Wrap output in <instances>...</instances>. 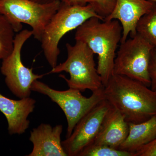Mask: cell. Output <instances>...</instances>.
I'll return each instance as SVG.
<instances>
[{"mask_svg": "<svg viewBox=\"0 0 156 156\" xmlns=\"http://www.w3.org/2000/svg\"><path fill=\"white\" fill-rule=\"evenodd\" d=\"M104 92L105 99L128 123L143 122L156 115V91L139 81L113 74Z\"/></svg>", "mask_w": 156, "mask_h": 156, "instance_id": "cell-1", "label": "cell"}, {"mask_svg": "<svg viewBox=\"0 0 156 156\" xmlns=\"http://www.w3.org/2000/svg\"><path fill=\"white\" fill-rule=\"evenodd\" d=\"M122 34V27L117 20L102 21L92 17L76 29V41L85 43L97 54V71L104 87L113 75L116 51Z\"/></svg>", "mask_w": 156, "mask_h": 156, "instance_id": "cell-2", "label": "cell"}, {"mask_svg": "<svg viewBox=\"0 0 156 156\" xmlns=\"http://www.w3.org/2000/svg\"><path fill=\"white\" fill-rule=\"evenodd\" d=\"M92 17L104 20L91 5H71L61 2L58 11L46 26L40 41L45 58L52 68L57 65L60 54L58 44L61 39Z\"/></svg>", "mask_w": 156, "mask_h": 156, "instance_id": "cell-3", "label": "cell"}, {"mask_svg": "<svg viewBox=\"0 0 156 156\" xmlns=\"http://www.w3.org/2000/svg\"><path fill=\"white\" fill-rule=\"evenodd\" d=\"M76 41L74 45L66 44L67 59L53 68L48 74L66 72L69 74V79L63 75L59 76L64 79L69 88L81 92L87 89L94 92L104 87L96 67L94 53L85 43Z\"/></svg>", "mask_w": 156, "mask_h": 156, "instance_id": "cell-4", "label": "cell"}, {"mask_svg": "<svg viewBox=\"0 0 156 156\" xmlns=\"http://www.w3.org/2000/svg\"><path fill=\"white\" fill-rule=\"evenodd\" d=\"M61 3L60 0L46 4L31 0H0V14L9 20L16 33L22 30L23 23L30 26L34 38L40 41L46 26Z\"/></svg>", "mask_w": 156, "mask_h": 156, "instance_id": "cell-5", "label": "cell"}, {"mask_svg": "<svg viewBox=\"0 0 156 156\" xmlns=\"http://www.w3.org/2000/svg\"><path fill=\"white\" fill-rule=\"evenodd\" d=\"M104 88V87L92 92V95L87 98L78 89L69 88L65 91H58L38 80L34 81L31 87L32 91L47 95L62 110L68 124L66 138L71 134L76 125L83 117L105 99Z\"/></svg>", "mask_w": 156, "mask_h": 156, "instance_id": "cell-6", "label": "cell"}, {"mask_svg": "<svg viewBox=\"0 0 156 156\" xmlns=\"http://www.w3.org/2000/svg\"><path fill=\"white\" fill-rule=\"evenodd\" d=\"M154 47L138 34L121 43L115 59L113 74L126 76L151 87L148 68Z\"/></svg>", "mask_w": 156, "mask_h": 156, "instance_id": "cell-7", "label": "cell"}, {"mask_svg": "<svg viewBox=\"0 0 156 156\" xmlns=\"http://www.w3.org/2000/svg\"><path fill=\"white\" fill-rule=\"evenodd\" d=\"M32 36V30H23L17 33L14 39L13 51L2 59L1 67L6 85L11 92L19 98L30 97L32 84L44 76L34 73L32 69L25 66L21 60L23 47Z\"/></svg>", "mask_w": 156, "mask_h": 156, "instance_id": "cell-8", "label": "cell"}, {"mask_svg": "<svg viewBox=\"0 0 156 156\" xmlns=\"http://www.w3.org/2000/svg\"><path fill=\"white\" fill-rule=\"evenodd\" d=\"M111 106L109 102L105 99L78 122L71 134L62 141L68 156H78L85 148L93 143L104 118Z\"/></svg>", "mask_w": 156, "mask_h": 156, "instance_id": "cell-9", "label": "cell"}, {"mask_svg": "<svg viewBox=\"0 0 156 156\" xmlns=\"http://www.w3.org/2000/svg\"><path fill=\"white\" fill-rule=\"evenodd\" d=\"M156 3L151 0H116L115 5L111 14L104 20H117L122 27L121 43L137 34L136 26L140 20L151 11Z\"/></svg>", "mask_w": 156, "mask_h": 156, "instance_id": "cell-10", "label": "cell"}, {"mask_svg": "<svg viewBox=\"0 0 156 156\" xmlns=\"http://www.w3.org/2000/svg\"><path fill=\"white\" fill-rule=\"evenodd\" d=\"M36 101L30 97L13 100L0 93V111L6 117L9 134H22L29 128L28 117L34 112Z\"/></svg>", "mask_w": 156, "mask_h": 156, "instance_id": "cell-11", "label": "cell"}, {"mask_svg": "<svg viewBox=\"0 0 156 156\" xmlns=\"http://www.w3.org/2000/svg\"><path fill=\"white\" fill-rule=\"evenodd\" d=\"M62 125L52 127L42 123L30 131L29 140L33 144L28 156H68L62 144Z\"/></svg>", "mask_w": 156, "mask_h": 156, "instance_id": "cell-12", "label": "cell"}, {"mask_svg": "<svg viewBox=\"0 0 156 156\" xmlns=\"http://www.w3.org/2000/svg\"><path fill=\"white\" fill-rule=\"evenodd\" d=\"M128 133V123L120 112L112 105L104 118L99 132L92 144L119 149L127 138Z\"/></svg>", "mask_w": 156, "mask_h": 156, "instance_id": "cell-13", "label": "cell"}, {"mask_svg": "<svg viewBox=\"0 0 156 156\" xmlns=\"http://www.w3.org/2000/svg\"><path fill=\"white\" fill-rule=\"evenodd\" d=\"M128 124V136L119 149L135 154L156 137V115L143 122Z\"/></svg>", "mask_w": 156, "mask_h": 156, "instance_id": "cell-14", "label": "cell"}, {"mask_svg": "<svg viewBox=\"0 0 156 156\" xmlns=\"http://www.w3.org/2000/svg\"><path fill=\"white\" fill-rule=\"evenodd\" d=\"M15 33L9 20L0 14V59L6 58L13 51Z\"/></svg>", "mask_w": 156, "mask_h": 156, "instance_id": "cell-15", "label": "cell"}, {"mask_svg": "<svg viewBox=\"0 0 156 156\" xmlns=\"http://www.w3.org/2000/svg\"><path fill=\"white\" fill-rule=\"evenodd\" d=\"M136 32L156 48V5L140 20Z\"/></svg>", "mask_w": 156, "mask_h": 156, "instance_id": "cell-16", "label": "cell"}, {"mask_svg": "<svg viewBox=\"0 0 156 156\" xmlns=\"http://www.w3.org/2000/svg\"><path fill=\"white\" fill-rule=\"evenodd\" d=\"M62 2L71 5L85 6L90 5L95 12L104 20L111 14L116 0H60Z\"/></svg>", "mask_w": 156, "mask_h": 156, "instance_id": "cell-17", "label": "cell"}, {"mask_svg": "<svg viewBox=\"0 0 156 156\" xmlns=\"http://www.w3.org/2000/svg\"><path fill=\"white\" fill-rule=\"evenodd\" d=\"M78 156H135V154L108 146L92 144L85 148Z\"/></svg>", "mask_w": 156, "mask_h": 156, "instance_id": "cell-18", "label": "cell"}, {"mask_svg": "<svg viewBox=\"0 0 156 156\" xmlns=\"http://www.w3.org/2000/svg\"><path fill=\"white\" fill-rule=\"evenodd\" d=\"M151 80V89L156 91V48H154L151 53L148 68Z\"/></svg>", "mask_w": 156, "mask_h": 156, "instance_id": "cell-19", "label": "cell"}, {"mask_svg": "<svg viewBox=\"0 0 156 156\" xmlns=\"http://www.w3.org/2000/svg\"><path fill=\"white\" fill-rule=\"evenodd\" d=\"M135 155L136 156H156V137L136 151Z\"/></svg>", "mask_w": 156, "mask_h": 156, "instance_id": "cell-20", "label": "cell"}, {"mask_svg": "<svg viewBox=\"0 0 156 156\" xmlns=\"http://www.w3.org/2000/svg\"><path fill=\"white\" fill-rule=\"evenodd\" d=\"M31 1H34L41 4H46V3H49L52 2H55L56 0H31Z\"/></svg>", "mask_w": 156, "mask_h": 156, "instance_id": "cell-21", "label": "cell"}, {"mask_svg": "<svg viewBox=\"0 0 156 156\" xmlns=\"http://www.w3.org/2000/svg\"><path fill=\"white\" fill-rule=\"evenodd\" d=\"M151 1H152V2H154L156 3V0H151Z\"/></svg>", "mask_w": 156, "mask_h": 156, "instance_id": "cell-22", "label": "cell"}, {"mask_svg": "<svg viewBox=\"0 0 156 156\" xmlns=\"http://www.w3.org/2000/svg\"><path fill=\"white\" fill-rule=\"evenodd\" d=\"M0 60H1V59H0Z\"/></svg>", "mask_w": 156, "mask_h": 156, "instance_id": "cell-23", "label": "cell"}]
</instances>
